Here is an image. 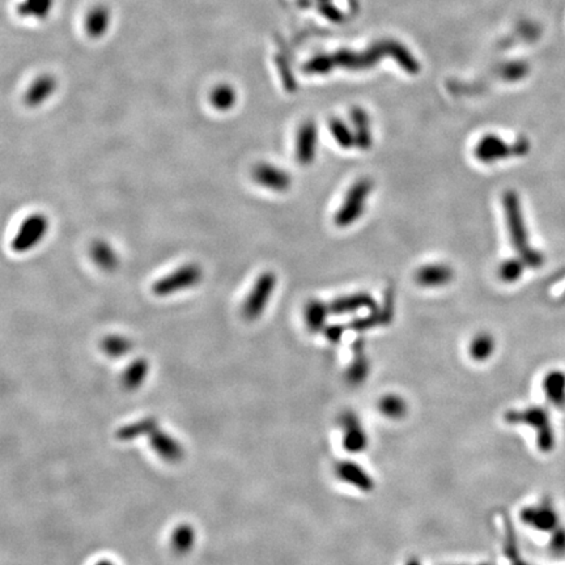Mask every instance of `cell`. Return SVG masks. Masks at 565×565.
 I'll return each mask as SVG.
<instances>
[{
	"instance_id": "obj_1",
	"label": "cell",
	"mask_w": 565,
	"mask_h": 565,
	"mask_svg": "<svg viewBox=\"0 0 565 565\" xmlns=\"http://www.w3.org/2000/svg\"><path fill=\"white\" fill-rule=\"evenodd\" d=\"M505 217H507V226H508L509 235L512 245L517 250L519 258L525 262L528 267L538 268L543 264V255L538 250L533 249L528 244V229L525 224L524 214L521 209V203L516 191H507L502 198Z\"/></svg>"
},
{
	"instance_id": "obj_2",
	"label": "cell",
	"mask_w": 565,
	"mask_h": 565,
	"mask_svg": "<svg viewBox=\"0 0 565 565\" xmlns=\"http://www.w3.org/2000/svg\"><path fill=\"white\" fill-rule=\"evenodd\" d=\"M204 278L202 266L198 264H182L174 271L167 273L152 284L151 291L157 297H169L198 287Z\"/></svg>"
},
{
	"instance_id": "obj_3",
	"label": "cell",
	"mask_w": 565,
	"mask_h": 565,
	"mask_svg": "<svg viewBox=\"0 0 565 565\" xmlns=\"http://www.w3.org/2000/svg\"><path fill=\"white\" fill-rule=\"evenodd\" d=\"M50 230V219L41 212H34L24 219L16 235L11 241V249L18 254H25L36 249Z\"/></svg>"
},
{
	"instance_id": "obj_4",
	"label": "cell",
	"mask_w": 565,
	"mask_h": 565,
	"mask_svg": "<svg viewBox=\"0 0 565 565\" xmlns=\"http://www.w3.org/2000/svg\"><path fill=\"white\" fill-rule=\"evenodd\" d=\"M373 183L368 178L358 179L355 182L343 200L337 215L335 224L340 228L352 226L356 223L365 211L368 198L372 193Z\"/></svg>"
},
{
	"instance_id": "obj_5",
	"label": "cell",
	"mask_w": 565,
	"mask_h": 565,
	"mask_svg": "<svg viewBox=\"0 0 565 565\" xmlns=\"http://www.w3.org/2000/svg\"><path fill=\"white\" fill-rule=\"evenodd\" d=\"M276 285L278 276L273 271H264L256 278L252 291L246 296L242 305V314L246 320H258L264 314L276 290Z\"/></svg>"
},
{
	"instance_id": "obj_6",
	"label": "cell",
	"mask_w": 565,
	"mask_h": 565,
	"mask_svg": "<svg viewBox=\"0 0 565 565\" xmlns=\"http://www.w3.org/2000/svg\"><path fill=\"white\" fill-rule=\"evenodd\" d=\"M252 176L259 186L275 193H285L292 186L291 174L271 162L256 164Z\"/></svg>"
},
{
	"instance_id": "obj_7",
	"label": "cell",
	"mask_w": 565,
	"mask_h": 565,
	"mask_svg": "<svg viewBox=\"0 0 565 565\" xmlns=\"http://www.w3.org/2000/svg\"><path fill=\"white\" fill-rule=\"evenodd\" d=\"M510 155H514L513 145H509L507 141H502L498 135H492V134L484 135L475 147L476 159L484 164L505 160Z\"/></svg>"
},
{
	"instance_id": "obj_8",
	"label": "cell",
	"mask_w": 565,
	"mask_h": 565,
	"mask_svg": "<svg viewBox=\"0 0 565 565\" xmlns=\"http://www.w3.org/2000/svg\"><path fill=\"white\" fill-rule=\"evenodd\" d=\"M318 147V129L316 123L305 122L297 132L296 157L301 165H311Z\"/></svg>"
},
{
	"instance_id": "obj_9",
	"label": "cell",
	"mask_w": 565,
	"mask_h": 565,
	"mask_svg": "<svg viewBox=\"0 0 565 565\" xmlns=\"http://www.w3.org/2000/svg\"><path fill=\"white\" fill-rule=\"evenodd\" d=\"M454 271L446 264H427L415 273V282L425 288H439L452 282Z\"/></svg>"
},
{
	"instance_id": "obj_10",
	"label": "cell",
	"mask_w": 565,
	"mask_h": 565,
	"mask_svg": "<svg viewBox=\"0 0 565 565\" xmlns=\"http://www.w3.org/2000/svg\"><path fill=\"white\" fill-rule=\"evenodd\" d=\"M89 253L94 264L106 273H113L121 264L117 250L104 240H96L91 245Z\"/></svg>"
},
{
	"instance_id": "obj_11",
	"label": "cell",
	"mask_w": 565,
	"mask_h": 565,
	"mask_svg": "<svg viewBox=\"0 0 565 565\" xmlns=\"http://www.w3.org/2000/svg\"><path fill=\"white\" fill-rule=\"evenodd\" d=\"M329 308L331 313L340 316L346 313H353L360 309H376V301L368 293H355L334 300L330 304Z\"/></svg>"
},
{
	"instance_id": "obj_12",
	"label": "cell",
	"mask_w": 565,
	"mask_h": 565,
	"mask_svg": "<svg viewBox=\"0 0 565 565\" xmlns=\"http://www.w3.org/2000/svg\"><path fill=\"white\" fill-rule=\"evenodd\" d=\"M56 86H57L56 80L48 76H44V77L38 79L37 82L29 88L27 96H25V103L33 108L44 104L47 98L54 93Z\"/></svg>"
},
{
	"instance_id": "obj_13",
	"label": "cell",
	"mask_w": 565,
	"mask_h": 565,
	"mask_svg": "<svg viewBox=\"0 0 565 565\" xmlns=\"http://www.w3.org/2000/svg\"><path fill=\"white\" fill-rule=\"evenodd\" d=\"M352 124H353V134L356 139V147L361 151H368L372 147L373 138L369 127L367 114L363 110L356 109L352 112Z\"/></svg>"
},
{
	"instance_id": "obj_14",
	"label": "cell",
	"mask_w": 565,
	"mask_h": 565,
	"mask_svg": "<svg viewBox=\"0 0 565 565\" xmlns=\"http://www.w3.org/2000/svg\"><path fill=\"white\" fill-rule=\"evenodd\" d=\"M545 391L550 402L557 407L565 405V373L554 370L548 373L545 379Z\"/></svg>"
},
{
	"instance_id": "obj_15",
	"label": "cell",
	"mask_w": 565,
	"mask_h": 565,
	"mask_svg": "<svg viewBox=\"0 0 565 565\" xmlns=\"http://www.w3.org/2000/svg\"><path fill=\"white\" fill-rule=\"evenodd\" d=\"M237 103V93L230 85H219L211 93V104L219 112H229Z\"/></svg>"
},
{
	"instance_id": "obj_16",
	"label": "cell",
	"mask_w": 565,
	"mask_h": 565,
	"mask_svg": "<svg viewBox=\"0 0 565 565\" xmlns=\"http://www.w3.org/2000/svg\"><path fill=\"white\" fill-rule=\"evenodd\" d=\"M330 308L318 300H311L305 306V320L313 331H318L323 327Z\"/></svg>"
},
{
	"instance_id": "obj_17",
	"label": "cell",
	"mask_w": 565,
	"mask_h": 565,
	"mask_svg": "<svg viewBox=\"0 0 565 565\" xmlns=\"http://www.w3.org/2000/svg\"><path fill=\"white\" fill-rule=\"evenodd\" d=\"M528 518L538 528L542 530H554L559 528V517L555 510L551 507H543L540 509H534L528 513Z\"/></svg>"
},
{
	"instance_id": "obj_18",
	"label": "cell",
	"mask_w": 565,
	"mask_h": 565,
	"mask_svg": "<svg viewBox=\"0 0 565 565\" xmlns=\"http://www.w3.org/2000/svg\"><path fill=\"white\" fill-rule=\"evenodd\" d=\"M330 132L334 138V141L338 143V145L343 150H349L356 145L355 134L349 129V126L340 119H332L330 122Z\"/></svg>"
},
{
	"instance_id": "obj_19",
	"label": "cell",
	"mask_w": 565,
	"mask_h": 565,
	"mask_svg": "<svg viewBox=\"0 0 565 565\" xmlns=\"http://www.w3.org/2000/svg\"><path fill=\"white\" fill-rule=\"evenodd\" d=\"M525 262L521 258H510L500 264L499 278L504 282H517L525 270Z\"/></svg>"
},
{
	"instance_id": "obj_20",
	"label": "cell",
	"mask_w": 565,
	"mask_h": 565,
	"mask_svg": "<svg viewBox=\"0 0 565 565\" xmlns=\"http://www.w3.org/2000/svg\"><path fill=\"white\" fill-rule=\"evenodd\" d=\"M103 347L109 355L118 358L121 355L127 353L131 349L132 344L129 338L119 337V335H113V337H109V338H106L103 342Z\"/></svg>"
},
{
	"instance_id": "obj_21",
	"label": "cell",
	"mask_w": 565,
	"mask_h": 565,
	"mask_svg": "<svg viewBox=\"0 0 565 565\" xmlns=\"http://www.w3.org/2000/svg\"><path fill=\"white\" fill-rule=\"evenodd\" d=\"M492 351H493V339L488 334H481L472 342L471 352H472L474 358H487Z\"/></svg>"
},
{
	"instance_id": "obj_22",
	"label": "cell",
	"mask_w": 565,
	"mask_h": 565,
	"mask_svg": "<svg viewBox=\"0 0 565 565\" xmlns=\"http://www.w3.org/2000/svg\"><path fill=\"white\" fill-rule=\"evenodd\" d=\"M551 545H552V548H554V551H555L556 554H560V555L565 554L564 528H555V533H554V538H552Z\"/></svg>"
},
{
	"instance_id": "obj_23",
	"label": "cell",
	"mask_w": 565,
	"mask_h": 565,
	"mask_svg": "<svg viewBox=\"0 0 565 565\" xmlns=\"http://www.w3.org/2000/svg\"><path fill=\"white\" fill-rule=\"evenodd\" d=\"M105 21H106V18H104V15H103L101 12H96L93 15V18L89 21L91 30H92V32H100L101 28H104Z\"/></svg>"
},
{
	"instance_id": "obj_24",
	"label": "cell",
	"mask_w": 565,
	"mask_h": 565,
	"mask_svg": "<svg viewBox=\"0 0 565 565\" xmlns=\"http://www.w3.org/2000/svg\"><path fill=\"white\" fill-rule=\"evenodd\" d=\"M528 141L525 138L518 139L514 144H513V153L514 156H524L528 152Z\"/></svg>"
},
{
	"instance_id": "obj_25",
	"label": "cell",
	"mask_w": 565,
	"mask_h": 565,
	"mask_svg": "<svg viewBox=\"0 0 565 565\" xmlns=\"http://www.w3.org/2000/svg\"><path fill=\"white\" fill-rule=\"evenodd\" d=\"M340 335H342V327H339V326H332V327L327 329V337H329L330 339L338 340L340 338Z\"/></svg>"
}]
</instances>
